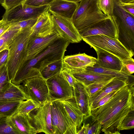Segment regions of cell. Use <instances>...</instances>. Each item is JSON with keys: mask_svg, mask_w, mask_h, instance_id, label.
Segmentation results:
<instances>
[{"mask_svg": "<svg viewBox=\"0 0 134 134\" xmlns=\"http://www.w3.org/2000/svg\"><path fill=\"white\" fill-rule=\"evenodd\" d=\"M133 83L119 89L106 103L92 110L93 121L101 126V131L105 134H119V128L125 116L134 111Z\"/></svg>", "mask_w": 134, "mask_h": 134, "instance_id": "obj_1", "label": "cell"}, {"mask_svg": "<svg viewBox=\"0 0 134 134\" xmlns=\"http://www.w3.org/2000/svg\"><path fill=\"white\" fill-rule=\"evenodd\" d=\"M70 42L59 37L51 45L38 53L34 58L27 60L16 74L12 83L20 85L24 80L35 77H41L38 70L41 62L62 59Z\"/></svg>", "mask_w": 134, "mask_h": 134, "instance_id": "obj_2", "label": "cell"}, {"mask_svg": "<svg viewBox=\"0 0 134 134\" xmlns=\"http://www.w3.org/2000/svg\"><path fill=\"white\" fill-rule=\"evenodd\" d=\"M31 32V28L21 29L9 44L6 65L9 79L12 83L26 60L28 43Z\"/></svg>", "mask_w": 134, "mask_h": 134, "instance_id": "obj_3", "label": "cell"}, {"mask_svg": "<svg viewBox=\"0 0 134 134\" xmlns=\"http://www.w3.org/2000/svg\"><path fill=\"white\" fill-rule=\"evenodd\" d=\"M109 17L99 7L98 0H81L71 19L79 33Z\"/></svg>", "mask_w": 134, "mask_h": 134, "instance_id": "obj_4", "label": "cell"}, {"mask_svg": "<svg viewBox=\"0 0 134 134\" xmlns=\"http://www.w3.org/2000/svg\"><path fill=\"white\" fill-rule=\"evenodd\" d=\"M111 17L116 28L117 39L121 43H128L134 40V16L121 7L119 0H113Z\"/></svg>", "mask_w": 134, "mask_h": 134, "instance_id": "obj_5", "label": "cell"}, {"mask_svg": "<svg viewBox=\"0 0 134 134\" xmlns=\"http://www.w3.org/2000/svg\"><path fill=\"white\" fill-rule=\"evenodd\" d=\"M51 114L53 134H77V128L60 100L51 102Z\"/></svg>", "mask_w": 134, "mask_h": 134, "instance_id": "obj_6", "label": "cell"}, {"mask_svg": "<svg viewBox=\"0 0 134 134\" xmlns=\"http://www.w3.org/2000/svg\"><path fill=\"white\" fill-rule=\"evenodd\" d=\"M82 40L91 47L105 50L122 60L132 58L133 55L116 38L104 35H96L83 38Z\"/></svg>", "mask_w": 134, "mask_h": 134, "instance_id": "obj_7", "label": "cell"}, {"mask_svg": "<svg viewBox=\"0 0 134 134\" xmlns=\"http://www.w3.org/2000/svg\"><path fill=\"white\" fill-rule=\"evenodd\" d=\"M20 86L28 99L40 106L50 102L46 80L40 77L26 79Z\"/></svg>", "mask_w": 134, "mask_h": 134, "instance_id": "obj_8", "label": "cell"}, {"mask_svg": "<svg viewBox=\"0 0 134 134\" xmlns=\"http://www.w3.org/2000/svg\"><path fill=\"white\" fill-rule=\"evenodd\" d=\"M50 102L66 100L74 97L73 88L60 72L46 80Z\"/></svg>", "mask_w": 134, "mask_h": 134, "instance_id": "obj_9", "label": "cell"}, {"mask_svg": "<svg viewBox=\"0 0 134 134\" xmlns=\"http://www.w3.org/2000/svg\"><path fill=\"white\" fill-rule=\"evenodd\" d=\"M48 7V5L36 7L22 3L5 11L2 19L13 23L37 19Z\"/></svg>", "mask_w": 134, "mask_h": 134, "instance_id": "obj_10", "label": "cell"}, {"mask_svg": "<svg viewBox=\"0 0 134 134\" xmlns=\"http://www.w3.org/2000/svg\"><path fill=\"white\" fill-rule=\"evenodd\" d=\"M49 12L53 27L60 37L72 43H79L82 40L81 36L71 19Z\"/></svg>", "mask_w": 134, "mask_h": 134, "instance_id": "obj_11", "label": "cell"}, {"mask_svg": "<svg viewBox=\"0 0 134 134\" xmlns=\"http://www.w3.org/2000/svg\"><path fill=\"white\" fill-rule=\"evenodd\" d=\"M51 102L36 109L35 114L31 112L27 116L38 133L53 134L51 120Z\"/></svg>", "mask_w": 134, "mask_h": 134, "instance_id": "obj_12", "label": "cell"}, {"mask_svg": "<svg viewBox=\"0 0 134 134\" xmlns=\"http://www.w3.org/2000/svg\"><path fill=\"white\" fill-rule=\"evenodd\" d=\"M59 37L55 29L51 34L44 36H37L30 35L28 45L26 60L34 58Z\"/></svg>", "mask_w": 134, "mask_h": 134, "instance_id": "obj_13", "label": "cell"}, {"mask_svg": "<svg viewBox=\"0 0 134 134\" xmlns=\"http://www.w3.org/2000/svg\"><path fill=\"white\" fill-rule=\"evenodd\" d=\"M83 38L96 35H104L112 38L117 37L115 24L111 17L97 23L80 33Z\"/></svg>", "mask_w": 134, "mask_h": 134, "instance_id": "obj_14", "label": "cell"}, {"mask_svg": "<svg viewBox=\"0 0 134 134\" xmlns=\"http://www.w3.org/2000/svg\"><path fill=\"white\" fill-rule=\"evenodd\" d=\"M63 67L70 70H84L97 63L96 58L84 53L64 57L62 59Z\"/></svg>", "mask_w": 134, "mask_h": 134, "instance_id": "obj_15", "label": "cell"}, {"mask_svg": "<svg viewBox=\"0 0 134 134\" xmlns=\"http://www.w3.org/2000/svg\"><path fill=\"white\" fill-rule=\"evenodd\" d=\"M73 89L74 97L83 114V120H86L90 116L91 111L86 88L83 84L76 80Z\"/></svg>", "mask_w": 134, "mask_h": 134, "instance_id": "obj_16", "label": "cell"}, {"mask_svg": "<svg viewBox=\"0 0 134 134\" xmlns=\"http://www.w3.org/2000/svg\"><path fill=\"white\" fill-rule=\"evenodd\" d=\"M97 55V64L105 68L120 71L122 65V60L116 55L98 47H93Z\"/></svg>", "mask_w": 134, "mask_h": 134, "instance_id": "obj_17", "label": "cell"}, {"mask_svg": "<svg viewBox=\"0 0 134 134\" xmlns=\"http://www.w3.org/2000/svg\"><path fill=\"white\" fill-rule=\"evenodd\" d=\"M78 4L66 0H54L48 5V9L50 12L71 20Z\"/></svg>", "mask_w": 134, "mask_h": 134, "instance_id": "obj_18", "label": "cell"}, {"mask_svg": "<svg viewBox=\"0 0 134 134\" xmlns=\"http://www.w3.org/2000/svg\"><path fill=\"white\" fill-rule=\"evenodd\" d=\"M31 30V35L37 36L48 35L53 32L55 29L48 9L38 18Z\"/></svg>", "mask_w": 134, "mask_h": 134, "instance_id": "obj_19", "label": "cell"}, {"mask_svg": "<svg viewBox=\"0 0 134 134\" xmlns=\"http://www.w3.org/2000/svg\"><path fill=\"white\" fill-rule=\"evenodd\" d=\"M133 82L116 77L114 78L102 89L89 97V102L91 109L100 99L107 94Z\"/></svg>", "mask_w": 134, "mask_h": 134, "instance_id": "obj_20", "label": "cell"}, {"mask_svg": "<svg viewBox=\"0 0 134 134\" xmlns=\"http://www.w3.org/2000/svg\"><path fill=\"white\" fill-rule=\"evenodd\" d=\"M70 70L76 80L83 84L86 87L93 83L106 81L115 77L85 70Z\"/></svg>", "mask_w": 134, "mask_h": 134, "instance_id": "obj_21", "label": "cell"}, {"mask_svg": "<svg viewBox=\"0 0 134 134\" xmlns=\"http://www.w3.org/2000/svg\"><path fill=\"white\" fill-rule=\"evenodd\" d=\"M10 119L19 134H36L38 133L27 116L16 113Z\"/></svg>", "mask_w": 134, "mask_h": 134, "instance_id": "obj_22", "label": "cell"}, {"mask_svg": "<svg viewBox=\"0 0 134 134\" xmlns=\"http://www.w3.org/2000/svg\"><path fill=\"white\" fill-rule=\"evenodd\" d=\"M63 103L69 116L78 130L83 120L84 115L73 97L66 100H60Z\"/></svg>", "mask_w": 134, "mask_h": 134, "instance_id": "obj_23", "label": "cell"}, {"mask_svg": "<svg viewBox=\"0 0 134 134\" xmlns=\"http://www.w3.org/2000/svg\"><path fill=\"white\" fill-rule=\"evenodd\" d=\"M62 59L41 62L38 70L42 77L46 80L60 72L63 68Z\"/></svg>", "mask_w": 134, "mask_h": 134, "instance_id": "obj_24", "label": "cell"}, {"mask_svg": "<svg viewBox=\"0 0 134 134\" xmlns=\"http://www.w3.org/2000/svg\"><path fill=\"white\" fill-rule=\"evenodd\" d=\"M28 99L20 85H16L13 83L9 88L0 93V102L23 101Z\"/></svg>", "mask_w": 134, "mask_h": 134, "instance_id": "obj_25", "label": "cell"}, {"mask_svg": "<svg viewBox=\"0 0 134 134\" xmlns=\"http://www.w3.org/2000/svg\"><path fill=\"white\" fill-rule=\"evenodd\" d=\"M84 70L107 75L130 82V80L133 79L134 78V76L132 75H129L121 71L104 68L99 66L97 63L93 66L88 67Z\"/></svg>", "mask_w": 134, "mask_h": 134, "instance_id": "obj_26", "label": "cell"}, {"mask_svg": "<svg viewBox=\"0 0 134 134\" xmlns=\"http://www.w3.org/2000/svg\"><path fill=\"white\" fill-rule=\"evenodd\" d=\"M21 101L0 102V116L11 117L16 112Z\"/></svg>", "mask_w": 134, "mask_h": 134, "instance_id": "obj_27", "label": "cell"}, {"mask_svg": "<svg viewBox=\"0 0 134 134\" xmlns=\"http://www.w3.org/2000/svg\"><path fill=\"white\" fill-rule=\"evenodd\" d=\"M10 118L0 116V134H19L12 123Z\"/></svg>", "mask_w": 134, "mask_h": 134, "instance_id": "obj_28", "label": "cell"}, {"mask_svg": "<svg viewBox=\"0 0 134 134\" xmlns=\"http://www.w3.org/2000/svg\"><path fill=\"white\" fill-rule=\"evenodd\" d=\"M40 106L32 100L28 99L21 102L16 113L28 116L31 111Z\"/></svg>", "mask_w": 134, "mask_h": 134, "instance_id": "obj_29", "label": "cell"}, {"mask_svg": "<svg viewBox=\"0 0 134 134\" xmlns=\"http://www.w3.org/2000/svg\"><path fill=\"white\" fill-rule=\"evenodd\" d=\"M6 64L0 67V93L9 88L12 83L9 79Z\"/></svg>", "mask_w": 134, "mask_h": 134, "instance_id": "obj_30", "label": "cell"}, {"mask_svg": "<svg viewBox=\"0 0 134 134\" xmlns=\"http://www.w3.org/2000/svg\"><path fill=\"white\" fill-rule=\"evenodd\" d=\"M99 7L102 12L111 17L113 6V0H98Z\"/></svg>", "mask_w": 134, "mask_h": 134, "instance_id": "obj_31", "label": "cell"}, {"mask_svg": "<svg viewBox=\"0 0 134 134\" xmlns=\"http://www.w3.org/2000/svg\"><path fill=\"white\" fill-rule=\"evenodd\" d=\"M20 30L9 28L0 37V47L5 44H9Z\"/></svg>", "mask_w": 134, "mask_h": 134, "instance_id": "obj_32", "label": "cell"}, {"mask_svg": "<svg viewBox=\"0 0 134 134\" xmlns=\"http://www.w3.org/2000/svg\"><path fill=\"white\" fill-rule=\"evenodd\" d=\"M134 111L129 113L122 120L119 131L129 130L134 128Z\"/></svg>", "mask_w": 134, "mask_h": 134, "instance_id": "obj_33", "label": "cell"}, {"mask_svg": "<svg viewBox=\"0 0 134 134\" xmlns=\"http://www.w3.org/2000/svg\"><path fill=\"white\" fill-rule=\"evenodd\" d=\"M37 19H32L15 23H11L9 28L20 30L24 28H31L36 22Z\"/></svg>", "mask_w": 134, "mask_h": 134, "instance_id": "obj_34", "label": "cell"}, {"mask_svg": "<svg viewBox=\"0 0 134 134\" xmlns=\"http://www.w3.org/2000/svg\"><path fill=\"white\" fill-rule=\"evenodd\" d=\"M113 78L106 81L95 82L86 87V88L89 97L92 96L96 92L102 89Z\"/></svg>", "mask_w": 134, "mask_h": 134, "instance_id": "obj_35", "label": "cell"}, {"mask_svg": "<svg viewBox=\"0 0 134 134\" xmlns=\"http://www.w3.org/2000/svg\"><path fill=\"white\" fill-rule=\"evenodd\" d=\"M122 65L121 71L129 75L134 72V60L132 58L122 60Z\"/></svg>", "mask_w": 134, "mask_h": 134, "instance_id": "obj_36", "label": "cell"}, {"mask_svg": "<svg viewBox=\"0 0 134 134\" xmlns=\"http://www.w3.org/2000/svg\"><path fill=\"white\" fill-rule=\"evenodd\" d=\"M92 121V120H91ZM90 124H86L87 128V134H99L101 132V126L96 121H93Z\"/></svg>", "mask_w": 134, "mask_h": 134, "instance_id": "obj_37", "label": "cell"}, {"mask_svg": "<svg viewBox=\"0 0 134 134\" xmlns=\"http://www.w3.org/2000/svg\"><path fill=\"white\" fill-rule=\"evenodd\" d=\"M61 72L70 85L72 88H74L76 79L72 74L70 70L68 69L63 67Z\"/></svg>", "mask_w": 134, "mask_h": 134, "instance_id": "obj_38", "label": "cell"}, {"mask_svg": "<svg viewBox=\"0 0 134 134\" xmlns=\"http://www.w3.org/2000/svg\"><path fill=\"white\" fill-rule=\"evenodd\" d=\"M54 0H25L23 4L34 7L49 5Z\"/></svg>", "mask_w": 134, "mask_h": 134, "instance_id": "obj_39", "label": "cell"}, {"mask_svg": "<svg viewBox=\"0 0 134 134\" xmlns=\"http://www.w3.org/2000/svg\"><path fill=\"white\" fill-rule=\"evenodd\" d=\"M25 0H3L1 5L6 11L23 3Z\"/></svg>", "mask_w": 134, "mask_h": 134, "instance_id": "obj_40", "label": "cell"}, {"mask_svg": "<svg viewBox=\"0 0 134 134\" xmlns=\"http://www.w3.org/2000/svg\"><path fill=\"white\" fill-rule=\"evenodd\" d=\"M118 90L113 91L103 97L91 108V111L103 105L114 95Z\"/></svg>", "mask_w": 134, "mask_h": 134, "instance_id": "obj_41", "label": "cell"}, {"mask_svg": "<svg viewBox=\"0 0 134 134\" xmlns=\"http://www.w3.org/2000/svg\"><path fill=\"white\" fill-rule=\"evenodd\" d=\"M120 4L121 7L124 10L134 16V2L126 3L120 2Z\"/></svg>", "mask_w": 134, "mask_h": 134, "instance_id": "obj_42", "label": "cell"}, {"mask_svg": "<svg viewBox=\"0 0 134 134\" xmlns=\"http://www.w3.org/2000/svg\"><path fill=\"white\" fill-rule=\"evenodd\" d=\"M11 23L2 19L0 20V37L9 29Z\"/></svg>", "mask_w": 134, "mask_h": 134, "instance_id": "obj_43", "label": "cell"}, {"mask_svg": "<svg viewBox=\"0 0 134 134\" xmlns=\"http://www.w3.org/2000/svg\"><path fill=\"white\" fill-rule=\"evenodd\" d=\"M9 53L8 49H5L0 52V67L7 62Z\"/></svg>", "mask_w": 134, "mask_h": 134, "instance_id": "obj_44", "label": "cell"}, {"mask_svg": "<svg viewBox=\"0 0 134 134\" xmlns=\"http://www.w3.org/2000/svg\"><path fill=\"white\" fill-rule=\"evenodd\" d=\"M83 125L80 130H79L77 134H87V128L86 124L82 122Z\"/></svg>", "mask_w": 134, "mask_h": 134, "instance_id": "obj_45", "label": "cell"}, {"mask_svg": "<svg viewBox=\"0 0 134 134\" xmlns=\"http://www.w3.org/2000/svg\"><path fill=\"white\" fill-rule=\"evenodd\" d=\"M9 44H5L0 47V52L5 49H8V46Z\"/></svg>", "mask_w": 134, "mask_h": 134, "instance_id": "obj_46", "label": "cell"}, {"mask_svg": "<svg viewBox=\"0 0 134 134\" xmlns=\"http://www.w3.org/2000/svg\"><path fill=\"white\" fill-rule=\"evenodd\" d=\"M120 2L124 3H129L134 2V0H119Z\"/></svg>", "mask_w": 134, "mask_h": 134, "instance_id": "obj_47", "label": "cell"}, {"mask_svg": "<svg viewBox=\"0 0 134 134\" xmlns=\"http://www.w3.org/2000/svg\"><path fill=\"white\" fill-rule=\"evenodd\" d=\"M67 1L79 3L81 0H66Z\"/></svg>", "mask_w": 134, "mask_h": 134, "instance_id": "obj_48", "label": "cell"}, {"mask_svg": "<svg viewBox=\"0 0 134 134\" xmlns=\"http://www.w3.org/2000/svg\"><path fill=\"white\" fill-rule=\"evenodd\" d=\"M3 0H0V4H1Z\"/></svg>", "mask_w": 134, "mask_h": 134, "instance_id": "obj_49", "label": "cell"}]
</instances>
